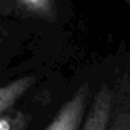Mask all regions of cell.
Here are the masks:
<instances>
[{
	"label": "cell",
	"mask_w": 130,
	"mask_h": 130,
	"mask_svg": "<svg viewBox=\"0 0 130 130\" xmlns=\"http://www.w3.org/2000/svg\"><path fill=\"white\" fill-rule=\"evenodd\" d=\"M89 87L83 83L54 117L46 130H80L86 119Z\"/></svg>",
	"instance_id": "6da1fadb"
},
{
	"label": "cell",
	"mask_w": 130,
	"mask_h": 130,
	"mask_svg": "<svg viewBox=\"0 0 130 130\" xmlns=\"http://www.w3.org/2000/svg\"><path fill=\"white\" fill-rule=\"evenodd\" d=\"M115 89L106 83L101 84L80 130H108L115 108Z\"/></svg>",
	"instance_id": "7a4b0ae2"
},
{
	"label": "cell",
	"mask_w": 130,
	"mask_h": 130,
	"mask_svg": "<svg viewBox=\"0 0 130 130\" xmlns=\"http://www.w3.org/2000/svg\"><path fill=\"white\" fill-rule=\"evenodd\" d=\"M115 108L108 130H130V74H124L115 87Z\"/></svg>",
	"instance_id": "3957f363"
},
{
	"label": "cell",
	"mask_w": 130,
	"mask_h": 130,
	"mask_svg": "<svg viewBox=\"0 0 130 130\" xmlns=\"http://www.w3.org/2000/svg\"><path fill=\"white\" fill-rule=\"evenodd\" d=\"M17 12L36 18L54 21L56 17L55 0H3Z\"/></svg>",
	"instance_id": "277c9868"
},
{
	"label": "cell",
	"mask_w": 130,
	"mask_h": 130,
	"mask_svg": "<svg viewBox=\"0 0 130 130\" xmlns=\"http://www.w3.org/2000/svg\"><path fill=\"white\" fill-rule=\"evenodd\" d=\"M35 83L33 77L18 78L0 88V113L5 115L12 111L15 102L29 89Z\"/></svg>",
	"instance_id": "5b68a950"
},
{
	"label": "cell",
	"mask_w": 130,
	"mask_h": 130,
	"mask_svg": "<svg viewBox=\"0 0 130 130\" xmlns=\"http://www.w3.org/2000/svg\"><path fill=\"white\" fill-rule=\"evenodd\" d=\"M28 122L26 113L21 111H10L2 115L0 119V130H23Z\"/></svg>",
	"instance_id": "8992f818"
},
{
	"label": "cell",
	"mask_w": 130,
	"mask_h": 130,
	"mask_svg": "<svg viewBox=\"0 0 130 130\" xmlns=\"http://www.w3.org/2000/svg\"><path fill=\"white\" fill-rule=\"evenodd\" d=\"M124 2L127 4V7H129V9H130V0H124Z\"/></svg>",
	"instance_id": "52a82bcc"
}]
</instances>
